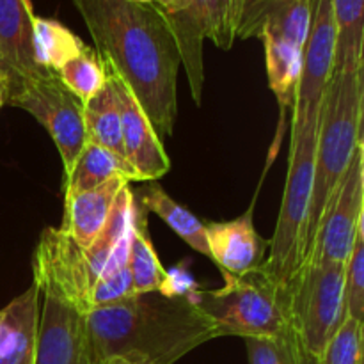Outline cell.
<instances>
[{
    "instance_id": "12",
    "label": "cell",
    "mask_w": 364,
    "mask_h": 364,
    "mask_svg": "<svg viewBox=\"0 0 364 364\" xmlns=\"http://www.w3.org/2000/svg\"><path fill=\"white\" fill-rule=\"evenodd\" d=\"M105 73L112 80L117 100H119L121 141H123L124 160L137 173L141 183L160 180L164 174L169 173L171 160L159 134L124 82L109 68H105Z\"/></svg>"
},
{
    "instance_id": "10",
    "label": "cell",
    "mask_w": 364,
    "mask_h": 364,
    "mask_svg": "<svg viewBox=\"0 0 364 364\" xmlns=\"http://www.w3.org/2000/svg\"><path fill=\"white\" fill-rule=\"evenodd\" d=\"M336 21L333 0H313V16L302 50V73L291 109V134L306 121L318 119L323 95L334 73Z\"/></svg>"
},
{
    "instance_id": "28",
    "label": "cell",
    "mask_w": 364,
    "mask_h": 364,
    "mask_svg": "<svg viewBox=\"0 0 364 364\" xmlns=\"http://www.w3.org/2000/svg\"><path fill=\"white\" fill-rule=\"evenodd\" d=\"M249 364H315L291 326L279 336L245 338Z\"/></svg>"
},
{
    "instance_id": "13",
    "label": "cell",
    "mask_w": 364,
    "mask_h": 364,
    "mask_svg": "<svg viewBox=\"0 0 364 364\" xmlns=\"http://www.w3.org/2000/svg\"><path fill=\"white\" fill-rule=\"evenodd\" d=\"M205 228L212 262L223 277L245 276L262 269L269 255V240L256 231L252 208L237 219L208 223Z\"/></svg>"
},
{
    "instance_id": "31",
    "label": "cell",
    "mask_w": 364,
    "mask_h": 364,
    "mask_svg": "<svg viewBox=\"0 0 364 364\" xmlns=\"http://www.w3.org/2000/svg\"><path fill=\"white\" fill-rule=\"evenodd\" d=\"M166 14H176L191 7V0H153Z\"/></svg>"
},
{
    "instance_id": "18",
    "label": "cell",
    "mask_w": 364,
    "mask_h": 364,
    "mask_svg": "<svg viewBox=\"0 0 364 364\" xmlns=\"http://www.w3.org/2000/svg\"><path fill=\"white\" fill-rule=\"evenodd\" d=\"M128 270L134 294L171 291L169 274L160 263L148 231V210L135 199L130 215V242H128Z\"/></svg>"
},
{
    "instance_id": "4",
    "label": "cell",
    "mask_w": 364,
    "mask_h": 364,
    "mask_svg": "<svg viewBox=\"0 0 364 364\" xmlns=\"http://www.w3.org/2000/svg\"><path fill=\"white\" fill-rule=\"evenodd\" d=\"M191 297L213 320L220 336L270 338L290 329V295L262 269L224 276L223 288L191 290Z\"/></svg>"
},
{
    "instance_id": "8",
    "label": "cell",
    "mask_w": 364,
    "mask_h": 364,
    "mask_svg": "<svg viewBox=\"0 0 364 364\" xmlns=\"http://www.w3.org/2000/svg\"><path fill=\"white\" fill-rule=\"evenodd\" d=\"M361 224H364L363 142L355 149L340 185L336 187L329 205H327L326 213L320 220L318 231L313 238V244L302 265H308V263H347Z\"/></svg>"
},
{
    "instance_id": "27",
    "label": "cell",
    "mask_w": 364,
    "mask_h": 364,
    "mask_svg": "<svg viewBox=\"0 0 364 364\" xmlns=\"http://www.w3.org/2000/svg\"><path fill=\"white\" fill-rule=\"evenodd\" d=\"M59 80L82 103L91 100L107 84V73L96 50L85 46L78 55L64 63L55 71Z\"/></svg>"
},
{
    "instance_id": "6",
    "label": "cell",
    "mask_w": 364,
    "mask_h": 364,
    "mask_svg": "<svg viewBox=\"0 0 364 364\" xmlns=\"http://www.w3.org/2000/svg\"><path fill=\"white\" fill-rule=\"evenodd\" d=\"M343 281L345 263H308L288 287L291 323L315 364L343 322Z\"/></svg>"
},
{
    "instance_id": "19",
    "label": "cell",
    "mask_w": 364,
    "mask_h": 364,
    "mask_svg": "<svg viewBox=\"0 0 364 364\" xmlns=\"http://www.w3.org/2000/svg\"><path fill=\"white\" fill-rule=\"evenodd\" d=\"M117 176L124 178L130 183H141L137 173L132 169L127 160L119 159L116 153L109 151L95 142H85L71 173L63 178V194H80V192L100 187L105 181Z\"/></svg>"
},
{
    "instance_id": "15",
    "label": "cell",
    "mask_w": 364,
    "mask_h": 364,
    "mask_svg": "<svg viewBox=\"0 0 364 364\" xmlns=\"http://www.w3.org/2000/svg\"><path fill=\"white\" fill-rule=\"evenodd\" d=\"M31 0H0V75L9 84V92L41 71H48L34 60Z\"/></svg>"
},
{
    "instance_id": "2",
    "label": "cell",
    "mask_w": 364,
    "mask_h": 364,
    "mask_svg": "<svg viewBox=\"0 0 364 364\" xmlns=\"http://www.w3.org/2000/svg\"><path fill=\"white\" fill-rule=\"evenodd\" d=\"M87 334L96 361L135 358L148 364H174L194 348L220 338L191 291L134 294L87 315Z\"/></svg>"
},
{
    "instance_id": "22",
    "label": "cell",
    "mask_w": 364,
    "mask_h": 364,
    "mask_svg": "<svg viewBox=\"0 0 364 364\" xmlns=\"http://www.w3.org/2000/svg\"><path fill=\"white\" fill-rule=\"evenodd\" d=\"M336 21L334 73H355L363 70L364 0H333Z\"/></svg>"
},
{
    "instance_id": "3",
    "label": "cell",
    "mask_w": 364,
    "mask_h": 364,
    "mask_svg": "<svg viewBox=\"0 0 364 364\" xmlns=\"http://www.w3.org/2000/svg\"><path fill=\"white\" fill-rule=\"evenodd\" d=\"M363 75L364 68L355 73H333L320 105L315 174L301 265L311 247L334 191L340 185L355 149L363 142Z\"/></svg>"
},
{
    "instance_id": "24",
    "label": "cell",
    "mask_w": 364,
    "mask_h": 364,
    "mask_svg": "<svg viewBox=\"0 0 364 364\" xmlns=\"http://www.w3.org/2000/svg\"><path fill=\"white\" fill-rule=\"evenodd\" d=\"M85 43L60 21L34 14L32 20V50L41 70L57 71L64 63L85 48Z\"/></svg>"
},
{
    "instance_id": "5",
    "label": "cell",
    "mask_w": 364,
    "mask_h": 364,
    "mask_svg": "<svg viewBox=\"0 0 364 364\" xmlns=\"http://www.w3.org/2000/svg\"><path fill=\"white\" fill-rule=\"evenodd\" d=\"M318 119L306 121L291 134L288 156L287 185L283 192L279 219L274 237L269 240V255L262 270L279 287H290L301 267L302 242L308 223L309 203L315 174V149Z\"/></svg>"
},
{
    "instance_id": "26",
    "label": "cell",
    "mask_w": 364,
    "mask_h": 364,
    "mask_svg": "<svg viewBox=\"0 0 364 364\" xmlns=\"http://www.w3.org/2000/svg\"><path fill=\"white\" fill-rule=\"evenodd\" d=\"M128 242H130V231L119 242V245L112 252L109 262L105 263L102 274L92 287V309L114 304V302H119L134 295L130 270H128Z\"/></svg>"
},
{
    "instance_id": "7",
    "label": "cell",
    "mask_w": 364,
    "mask_h": 364,
    "mask_svg": "<svg viewBox=\"0 0 364 364\" xmlns=\"http://www.w3.org/2000/svg\"><path fill=\"white\" fill-rule=\"evenodd\" d=\"M7 103L31 114L45 127L59 149L63 178L73 169L87 142L84 103L66 89L55 71H41L9 92Z\"/></svg>"
},
{
    "instance_id": "30",
    "label": "cell",
    "mask_w": 364,
    "mask_h": 364,
    "mask_svg": "<svg viewBox=\"0 0 364 364\" xmlns=\"http://www.w3.org/2000/svg\"><path fill=\"white\" fill-rule=\"evenodd\" d=\"M316 364H363V322L343 318Z\"/></svg>"
},
{
    "instance_id": "25",
    "label": "cell",
    "mask_w": 364,
    "mask_h": 364,
    "mask_svg": "<svg viewBox=\"0 0 364 364\" xmlns=\"http://www.w3.org/2000/svg\"><path fill=\"white\" fill-rule=\"evenodd\" d=\"M242 0H191L203 25L205 38L217 48L230 50L237 41V21Z\"/></svg>"
},
{
    "instance_id": "34",
    "label": "cell",
    "mask_w": 364,
    "mask_h": 364,
    "mask_svg": "<svg viewBox=\"0 0 364 364\" xmlns=\"http://www.w3.org/2000/svg\"><path fill=\"white\" fill-rule=\"evenodd\" d=\"M132 2H153V0H132Z\"/></svg>"
},
{
    "instance_id": "21",
    "label": "cell",
    "mask_w": 364,
    "mask_h": 364,
    "mask_svg": "<svg viewBox=\"0 0 364 364\" xmlns=\"http://www.w3.org/2000/svg\"><path fill=\"white\" fill-rule=\"evenodd\" d=\"M259 39L265 48L267 77H269L270 89L276 95L281 109H294L302 73V50L304 48L272 34H263Z\"/></svg>"
},
{
    "instance_id": "11",
    "label": "cell",
    "mask_w": 364,
    "mask_h": 364,
    "mask_svg": "<svg viewBox=\"0 0 364 364\" xmlns=\"http://www.w3.org/2000/svg\"><path fill=\"white\" fill-rule=\"evenodd\" d=\"M41 294L38 347L34 364H100L87 334V315L55 297Z\"/></svg>"
},
{
    "instance_id": "9",
    "label": "cell",
    "mask_w": 364,
    "mask_h": 364,
    "mask_svg": "<svg viewBox=\"0 0 364 364\" xmlns=\"http://www.w3.org/2000/svg\"><path fill=\"white\" fill-rule=\"evenodd\" d=\"M34 283L39 291H50L82 313L92 311L91 279L84 249L59 228H45L32 256Z\"/></svg>"
},
{
    "instance_id": "23",
    "label": "cell",
    "mask_w": 364,
    "mask_h": 364,
    "mask_svg": "<svg viewBox=\"0 0 364 364\" xmlns=\"http://www.w3.org/2000/svg\"><path fill=\"white\" fill-rule=\"evenodd\" d=\"M84 123L87 142H95L124 160L123 141H121L119 100L109 77L102 91L96 92L91 100L84 103Z\"/></svg>"
},
{
    "instance_id": "16",
    "label": "cell",
    "mask_w": 364,
    "mask_h": 364,
    "mask_svg": "<svg viewBox=\"0 0 364 364\" xmlns=\"http://www.w3.org/2000/svg\"><path fill=\"white\" fill-rule=\"evenodd\" d=\"M128 185L130 181L117 176L91 191L64 196V215L59 230L78 247H91L105 228L121 191Z\"/></svg>"
},
{
    "instance_id": "1",
    "label": "cell",
    "mask_w": 364,
    "mask_h": 364,
    "mask_svg": "<svg viewBox=\"0 0 364 364\" xmlns=\"http://www.w3.org/2000/svg\"><path fill=\"white\" fill-rule=\"evenodd\" d=\"M105 68L124 82L159 137H171L178 117L181 60L166 13L153 2L71 0Z\"/></svg>"
},
{
    "instance_id": "29",
    "label": "cell",
    "mask_w": 364,
    "mask_h": 364,
    "mask_svg": "<svg viewBox=\"0 0 364 364\" xmlns=\"http://www.w3.org/2000/svg\"><path fill=\"white\" fill-rule=\"evenodd\" d=\"M343 318L364 320V224L358 230L354 247L345 263Z\"/></svg>"
},
{
    "instance_id": "17",
    "label": "cell",
    "mask_w": 364,
    "mask_h": 364,
    "mask_svg": "<svg viewBox=\"0 0 364 364\" xmlns=\"http://www.w3.org/2000/svg\"><path fill=\"white\" fill-rule=\"evenodd\" d=\"M41 294L31 284L0 309V364H34Z\"/></svg>"
},
{
    "instance_id": "32",
    "label": "cell",
    "mask_w": 364,
    "mask_h": 364,
    "mask_svg": "<svg viewBox=\"0 0 364 364\" xmlns=\"http://www.w3.org/2000/svg\"><path fill=\"white\" fill-rule=\"evenodd\" d=\"M100 364H148L146 361H141V359H135V358H109V359H103Z\"/></svg>"
},
{
    "instance_id": "14",
    "label": "cell",
    "mask_w": 364,
    "mask_h": 364,
    "mask_svg": "<svg viewBox=\"0 0 364 364\" xmlns=\"http://www.w3.org/2000/svg\"><path fill=\"white\" fill-rule=\"evenodd\" d=\"M313 16V0H242L237 39L272 34L304 48Z\"/></svg>"
},
{
    "instance_id": "20",
    "label": "cell",
    "mask_w": 364,
    "mask_h": 364,
    "mask_svg": "<svg viewBox=\"0 0 364 364\" xmlns=\"http://www.w3.org/2000/svg\"><path fill=\"white\" fill-rule=\"evenodd\" d=\"M135 199L144 206L148 212L159 215L181 240L191 245L199 255L212 259L206 240V228L198 217L188 212L185 206L174 201L156 181H144L137 192H134Z\"/></svg>"
},
{
    "instance_id": "33",
    "label": "cell",
    "mask_w": 364,
    "mask_h": 364,
    "mask_svg": "<svg viewBox=\"0 0 364 364\" xmlns=\"http://www.w3.org/2000/svg\"><path fill=\"white\" fill-rule=\"evenodd\" d=\"M7 98H9V84H7L6 78L0 75V107L6 105Z\"/></svg>"
}]
</instances>
